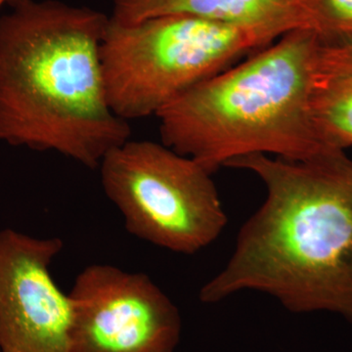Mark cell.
<instances>
[{
  "mask_svg": "<svg viewBox=\"0 0 352 352\" xmlns=\"http://www.w3.org/2000/svg\"><path fill=\"white\" fill-rule=\"evenodd\" d=\"M226 168L258 176L266 197L201 289V302L256 291L294 314L332 312L352 323L351 157L344 150L303 161L252 155Z\"/></svg>",
  "mask_w": 352,
  "mask_h": 352,
  "instance_id": "6da1fadb",
  "label": "cell"
},
{
  "mask_svg": "<svg viewBox=\"0 0 352 352\" xmlns=\"http://www.w3.org/2000/svg\"><path fill=\"white\" fill-rule=\"evenodd\" d=\"M109 16L25 0L0 16V142L97 168L131 138L109 103L101 46Z\"/></svg>",
  "mask_w": 352,
  "mask_h": 352,
  "instance_id": "7a4b0ae2",
  "label": "cell"
},
{
  "mask_svg": "<svg viewBox=\"0 0 352 352\" xmlns=\"http://www.w3.org/2000/svg\"><path fill=\"white\" fill-rule=\"evenodd\" d=\"M316 36L293 30L157 113L162 143L210 173L252 155L303 161L332 151L310 113Z\"/></svg>",
  "mask_w": 352,
  "mask_h": 352,
  "instance_id": "3957f363",
  "label": "cell"
},
{
  "mask_svg": "<svg viewBox=\"0 0 352 352\" xmlns=\"http://www.w3.org/2000/svg\"><path fill=\"white\" fill-rule=\"evenodd\" d=\"M278 38L264 30L196 16L133 25L109 16L101 46L109 103L129 122L156 117L191 88Z\"/></svg>",
  "mask_w": 352,
  "mask_h": 352,
  "instance_id": "277c9868",
  "label": "cell"
},
{
  "mask_svg": "<svg viewBox=\"0 0 352 352\" xmlns=\"http://www.w3.org/2000/svg\"><path fill=\"white\" fill-rule=\"evenodd\" d=\"M99 168L106 196L140 239L192 254L212 244L226 226L212 173L162 142L131 138Z\"/></svg>",
  "mask_w": 352,
  "mask_h": 352,
  "instance_id": "5b68a950",
  "label": "cell"
},
{
  "mask_svg": "<svg viewBox=\"0 0 352 352\" xmlns=\"http://www.w3.org/2000/svg\"><path fill=\"white\" fill-rule=\"evenodd\" d=\"M71 352H175L182 316L143 273L108 264L88 266L69 294Z\"/></svg>",
  "mask_w": 352,
  "mask_h": 352,
  "instance_id": "8992f818",
  "label": "cell"
},
{
  "mask_svg": "<svg viewBox=\"0 0 352 352\" xmlns=\"http://www.w3.org/2000/svg\"><path fill=\"white\" fill-rule=\"evenodd\" d=\"M62 248L0 231V352H71L73 303L50 272Z\"/></svg>",
  "mask_w": 352,
  "mask_h": 352,
  "instance_id": "52a82bcc",
  "label": "cell"
},
{
  "mask_svg": "<svg viewBox=\"0 0 352 352\" xmlns=\"http://www.w3.org/2000/svg\"><path fill=\"white\" fill-rule=\"evenodd\" d=\"M168 15H190L247 25L281 38L302 28L296 0H113L111 19L122 25Z\"/></svg>",
  "mask_w": 352,
  "mask_h": 352,
  "instance_id": "ba28073f",
  "label": "cell"
},
{
  "mask_svg": "<svg viewBox=\"0 0 352 352\" xmlns=\"http://www.w3.org/2000/svg\"><path fill=\"white\" fill-rule=\"evenodd\" d=\"M310 113L326 146L352 147V41L317 43Z\"/></svg>",
  "mask_w": 352,
  "mask_h": 352,
  "instance_id": "9c48e42d",
  "label": "cell"
},
{
  "mask_svg": "<svg viewBox=\"0 0 352 352\" xmlns=\"http://www.w3.org/2000/svg\"><path fill=\"white\" fill-rule=\"evenodd\" d=\"M303 29L322 43L352 41V0H296Z\"/></svg>",
  "mask_w": 352,
  "mask_h": 352,
  "instance_id": "30bf717a",
  "label": "cell"
},
{
  "mask_svg": "<svg viewBox=\"0 0 352 352\" xmlns=\"http://www.w3.org/2000/svg\"><path fill=\"white\" fill-rule=\"evenodd\" d=\"M23 1H25V0H0V9L6 6L13 7Z\"/></svg>",
  "mask_w": 352,
  "mask_h": 352,
  "instance_id": "8fae6325",
  "label": "cell"
}]
</instances>
